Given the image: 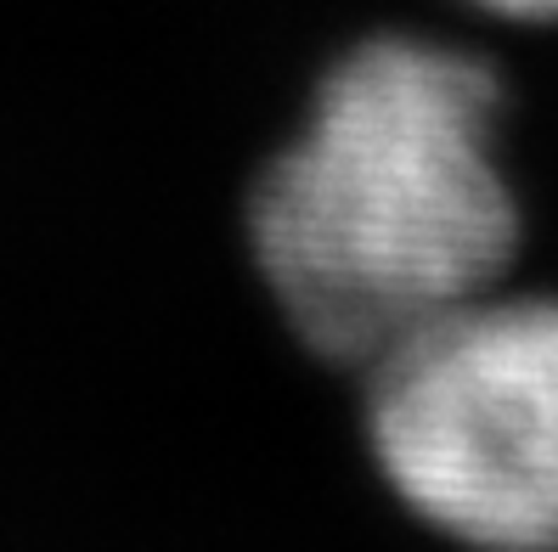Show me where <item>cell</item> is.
<instances>
[{"instance_id": "7a4b0ae2", "label": "cell", "mask_w": 558, "mask_h": 552, "mask_svg": "<svg viewBox=\"0 0 558 552\" xmlns=\"http://www.w3.org/2000/svg\"><path fill=\"white\" fill-rule=\"evenodd\" d=\"M361 378L373 468L417 525L463 552H558V299L490 287Z\"/></svg>"}, {"instance_id": "3957f363", "label": "cell", "mask_w": 558, "mask_h": 552, "mask_svg": "<svg viewBox=\"0 0 558 552\" xmlns=\"http://www.w3.org/2000/svg\"><path fill=\"white\" fill-rule=\"evenodd\" d=\"M469 7L513 17V23H558V0H469Z\"/></svg>"}, {"instance_id": "6da1fadb", "label": "cell", "mask_w": 558, "mask_h": 552, "mask_svg": "<svg viewBox=\"0 0 558 552\" xmlns=\"http://www.w3.org/2000/svg\"><path fill=\"white\" fill-rule=\"evenodd\" d=\"M497 136L502 79L440 40L373 35L311 85L243 204L254 277L305 355L367 372L502 287L524 220Z\"/></svg>"}]
</instances>
